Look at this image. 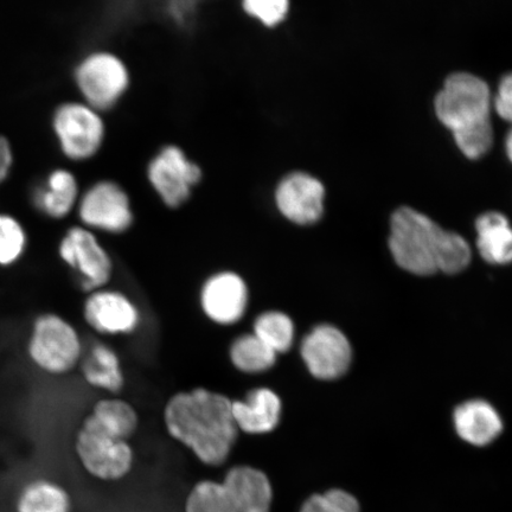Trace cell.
I'll return each instance as SVG.
<instances>
[{"mask_svg":"<svg viewBox=\"0 0 512 512\" xmlns=\"http://www.w3.org/2000/svg\"><path fill=\"white\" fill-rule=\"evenodd\" d=\"M232 405L228 396L204 388L178 393L164 409L166 431L202 464L222 466L240 435Z\"/></svg>","mask_w":512,"mask_h":512,"instance_id":"1","label":"cell"},{"mask_svg":"<svg viewBox=\"0 0 512 512\" xmlns=\"http://www.w3.org/2000/svg\"><path fill=\"white\" fill-rule=\"evenodd\" d=\"M434 112L466 158L477 160L491 151L495 131L488 82L472 73L451 74L435 96Z\"/></svg>","mask_w":512,"mask_h":512,"instance_id":"2","label":"cell"},{"mask_svg":"<svg viewBox=\"0 0 512 512\" xmlns=\"http://www.w3.org/2000/svg\"><path fill=\"white\" fill-rule=\"evenodd\" d=\"M274 490L267 473L252 465H235L222 482L201 480L185 499V512H271Z\"/></svg>","mask_w":512,"mask_h":512,"instance_id":"3","label":"cell"},{"mask_svg":"<svg viewBox=\"0 0 512 512\" xmlns=\"http://www.w3.org/2000/svg\"><path fill=\"white\" fill-rule=\"evenodd\" d=\"M445 235L446 230L431 217L403 207L396 210L390 220V252L402 270L427 277L439 272V255Z\"/></svg>","mask_w":512,"mask_h":512,"instance_id":"4","label":"cell"},{"mask_svg":"<svg viewBox=\"0 0 512 512\" xmlns=\"http://www.w3.org/2000/svg\"><path fill=\"white\" fill-rule=\"evenodd\" d=\"M74 450L83 471L100 482H118L134 465V452L128 440L99 424L91 414L76 433Z\"/></svg>","mask_w":512,"mask_h":512,"instance_id":"5","label":"cell"},{"mask_svg":"<svg viewBox=\"0 0 512 512\" xmlns=\"http://www.w3.org/2000/svg\"><path fill=\"white\" fill-rule=\"evenodd\" d=\"M28 354L44 373L63 375L81 361L82 343L78 331L66 319L44 313L32 325Z\"/></svg>","mask_w":512,"mask_h":512,"instance_id":"6","label":"cell"},{"mask_svg":"<svg viewBox=\"0 0 512 512\" xmlns=\"http://www.w3.org/2000/svg\"><path fill=\"white\" fill-rule=\"evenodd\" d=\"M75 80L85 104L100 113L117 106L131 85L126 63L110 51L86 56L76 67Z\"/></svg>","mask_w":512,"mask_h":512,"instance_id":"7","label":"cell"},{"mask_svg":"<svg viewBox=\"0 0 512 512\" xmlns=\"http://www.w3.org/2000/svg\"><path fill=\"white\" fill-rule=\"evenodd\" d=\"M147 179L166 207L176 209L188 202L202 179L201 166L177 145L160 149L147 165Z\"/></svg>","mask_w":512,"mask_h":512,"instance_id":"8","label":"cell"},{"mask_svg":"<svg viewBox=\"0 0 512 512\" xmlns=\"http://www.w3.org/2000/svg\"><path fill=\"white\" fill-rule=\"evenodd\" d=\"M54 128L64 155L78 162L94 157L105 142L104 119L85 102H69L59 107Z\"/></svg>","mask_w":512,"mask_h":512,"instance_id":"9","label":"cell"},{"mask_svg":"<svg viewBox=\"0 0 512 512\" xmlns=\"http://www.w3.org/2000/svg\"><path fill=\"white\" fill-rule=\"evenodd\" d=\"M59 255L64 264L72 268L85 292L101 290L112 278L111 256L91 229L70 228L60 242Z\"/></svg>","mask_w":512,"mask_h":512,"instance_id":"10","label":"cell"},{"mask_svg":"<svg viewBox=\"0 0 512 512\" xmlns=\"http://www.w3.org/2000/svg\"><path fill=\"white\" fill-rule=\"evenodd\" d=\"M79 216L83 227L110 234L127 232L134 221L130 196L113 181L95 183L83 194Z\"/></svg>","mask_w":512,"mask_h":512,"instance_id":"11","label":"cell"},{"mask_svg":"<svg viewBox=\"0 0 512 512\" xmlns=\"http://www.w3.org/2000/svg\"><path fill=\"white\" fill-rule=\"evenodd\" d=\"M325 187L305 171L288 172L274 190V203L281 216L297 226L316 224L324 215Z\"/></svg>","mask_w":512,"mask_h":512,"instance_id":"12","label":"cell"},{"mask_svg":"<svg viewBox=\"0 0 512 512\" xmlns=\"http://www.w3.org/2000/svg\"><path fill=\"white\" fill-rule=\"evenodd\" d=\"M300 356L313 377L334 381L349 370L352 349L348 337L336 326L320 324L303 339Z\"/></svg>","mask_w":512,"mask_h":512,"instance_id":"13","label":"cell"},{"mask_svg":"<svg viewBox=\"0 0 512 512\" xmlns=\"http://www.w3.org/2000/svg\"><path fill=\"white\" fill-rule=\"evenodd\" d=\"M249 303L246 281L240 274L230 271L216 273L204 283L201 306L211 322L230 326L245 316Z\"/></svg>","mask_w":512,"mask_h":512,"instance_id":"14","label":"cell"},{"mask_svg":"<svg viewBox=\"0 0 512 512\" xmlns=\"http://www.w3.org/2000/svg\"><path fill=\"white\" fill-rule=\"evenodd\" d=\"M83 317L99 334L112 336L132 334L140 322L137 306L124 293L104 288L89 293Z\"/></svg>","mask_w":512,"mask_h":512,"instance_id":"15","label":"cell"},{"mask_svg":"<svg viewBox=\"0 0 512 512\" xmlns=\"http://www.w3.org/2000/svg\"><path fill=\"white\" fill-rule=\"evenodd\" d=\"M233 416L239 431L265 435L277 430L283 416V402L271 388H254L243 400L233 401Z\"/></svg>","mask_w":512,"mask_h":512,"instance_id":"16","label":"cell"},{"mask_svg":"<svg viewBox=\"0 0 512 512\" xmlns=\"http://www.w3.org/2000/svg\"><path fill=\"white\" fill-rule=\"evenodd\" d=\"M453 420L459 437L475 446L491 444L503 431L501 416L484 400L462 403L454 411Z\"/></svg>","mask_w":512,"mask_h":512,"instance_id":"17","label":"cell"},{"mask_svg":"<svg viewBox=\"0 0 512 512\" xmlns=\"http://www.w3.org/2000/svg\"><path fill=\"white\" fill-rule=\"evenodd\" d=\"M79 201V184L68 170H55L32 192L35 208L49 219L62 220Z\"/></svg>","mask_w":512,"mask_h":512,"instance_id":"18","label":"cell"},{"mask_svg":"<svg viewBox=\"0 0 512 512\" xmlns=\"http://www.w3.org/2000/svg\"><path fill=\"white\" fill-rule=\"evenodd\" d=\"M15 512H73L70 492L56 480L36 477L25 482L15 499Z\"/></svg>","mask_w":512,"mask_h":512,"instance_id":"19","label":"cell"},{"mask_svg":"<svg viewBox=\"0 0 512 512\" xmlns=\"http://www.w3.org/2000/svg\"><path fill=\"white\" fill-rule=\"evenodd\" d=\"M477 248L480 256L491 265L512 262V227L508 217L498 211H488L476 221Z\"/></svg>","mask_w":512,"mask_h":512,"instance_id":"20","label":"cell"},{"mask_svg":"<svg viewBox=\"0 0 512 512\" xmlns=\"http://www.w3.org/2000/svg\"><path fill=\"white\" fill-rule=\"evenodd\" d=\"M81 373L89 386L108 393L118 394L125 384L117 352L106 344L96 343L89 349L82 360Z\"/></svg>","mask_w":512,"mask_h":512,"instance_id":"21","label":"cell"},{"mask_svg":"<svg viewBox=\"0 0 512 512\" xmlns=\"http://www.w3.org/2000/svg\"><path fill=\"white\" fill-rule=\"evenodd\" d=\"M230 362L241 373L256 375L270 371L278 355L254 334L241 335L230 345Z\"/></svg>","mask_w":512,"mask_h":512,"instance_id":"22","label":"cell"},{"mask_svg":"<svg viewBox=\"0 0 512 512\" xmlns=\"http://www.w3.org/2000/svg\"><path fill=\"white\" fill-rule=\"evenodd\" d=\"M253 334L279 356L292 349L296 338V326L287 313L266 311L255 319Z\"/></svg>","mask_w":512,"mask_h":512,"instance_id":"23","label":"cell"},{"mask_svg":"<svg viewBox=\"0 0 512 512\" xmlns=\"http://www.w3.org/2000/svg\"><path fill=\"white\" fill-rule=\"evenodd\" d=\"M91 415L108 431L125 440H130L138 430L139 418L136 409L124 400H100L95 403Z\"/></svg>","mask_w":512,"mask_h":512,"instance_id":"24","label":"cell"},{"mask_svg":"<svg viewBox=\"0 0 512 512\" xmlns=\"http://www.w3.org/2000/svg\"><path fill=\"white\" fill-rule=\"evenodd\" d=\"M28 235L22 223L8 214H0V266L10 267L23 258Z\"/></svg>","mask_w":512,"mask_h":512,"instance_id":"25","label":"cell"},{"mask_svg":"<svg viewBox=\"0 0 512 512\" xmlns=\"http://www.w3.org/2000/svg\"><path fill=\"white\" fill-rule=\"evenodd\" d=\"M472 251L469 243L457 233L446 232L439 255L438 271L456 274L470 265Z\"/></svg>","mask_w":512,"mask_h":512,"instance_id":"26","label":"cell"},{"mask_svg":"<svg viewBox=\"0 0 512 512\" xmlns=\"http://www.w3.org/2000/svg\"><path fill=\"white\" fill-rule=\"evenodd\" d=\"M241 5L248 17L268 29L283 24L291 10V0H241Z\"/></svg>","mask_w":512,"mask_h":512,"instance_id":"27","label":"cell"},{"mask_svg":"<svg viewBox=\"0 0 512 512\" xmlns=\"http://www.w3.org/2000/svg\"><path fill=\"white\" fill-rule=\"evenodd\" d=\"M299 512H360V505L348 492L332 489L307 498Z\"/></svg>","mask_w":512,"mask_h":512,"instance_id":"28","label":"cell"},{"mask_svg":"<svg viewBox=\"0 0 512 512\" xmlns=\"http://www.w3.org/2000/svg\"><path fill=\"white\" fill-rule=\"evenodd\" d=\"M492 108L497 117L512 126V72L505 74L495 93H492Z\"/></svg>","mask_w":512,"mask_h":512,"instance_id":"29","label":"cell"},{"mask_svg":"<svg viewBox=\"0 0 512 512\" xmlns=\"http://www.w3.org/2000/svg\"><path fill=\"white\" fill-rule=\"evenodd\" d=\"M12 165V152L8 140L0 137V183L9 176Z\"/></svg>","mask_w":512,"mask_h":512,"instance_id":"30","label":"cell"},{"mask_svg":"<svg viewBox=\"0 0 512 512\" xmlns=\"http://www.w3.org/2000/svg\"><path fill=\"white\" fill-rule=\"evenodd\" d=\"M505 155H507L509 162L512 164V127L505 137L504 142Z\"/></svg>","mask_w":512,"mask_h":512,"instance_id":"31","label":"cell"}]
</instances>
